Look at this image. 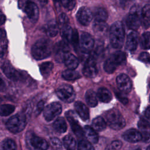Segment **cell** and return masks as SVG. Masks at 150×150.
<instances>
[{
  "mask_svg": "<svg viewBox=\"0 0 150 150\" xmlns=\"http://www.w3.org/2000/svg\"><path fill=\"white\" fill-rule=\"evenodd\" d=\"M52 42L45 38H42L35 42L32 47V56L36 60H42L49 57L52 53Z\"/></svg>",
  "mask_w": 150,
  "mask_h": 150,
  "instance_id": "cell-1",
  "label": "cell"
},
{
  "mask_svg": "<svg viewBox=\"0 0 150 150\" xmlns=\"http://www.w3.org/2000/svg\"><path fill=\"white\" fill-rule=\"evenodd\" d=\"M125 31L122 23L120 21L114 22L110 30V40L111 46L116 49L121 48L124 42Z\"/></svg>",
  "mask_w": 150,
  "mask_h": 150,
  "instance_id": "cell-2",
  "label": "cell"
},
{
  "mask_svg": "<svg viewBox=\"0 0 150 150\" xmlns=\"http://www.w3.org/2000/svg\"><path fill=\"white\" fill-rule=\"evenodd\" d=\"M107 124L113 129L119 130L125 126V121L121 112L115 108L107 111L105 115Z\"/></svg>",
  "mask_w": 150,
  "mask_h": 150,
  "instance_id": "cell-3",
  "label": "cell"
},
{
  "mask_svg": "<svg viewBox=\"0 0 150 150\" xmlns=\"http://www.w3.org/2000/svg\"><path fill=\"white\" fill-rule=\"evenodd\" d=\"M126 60L125 53L122 51L114 52L104 63V70L108 73H113L117 67L123 63Z\"/></svg>",
  "mask_w": 150,
  "mask_h": 150,
  "instance_id": "cell-4",
  "label": "cell"
},
{
  "mask_svg": "<svg viewBox=\"0 0 150 150\" xmlns=\"http://www.w3.org/2000/svg\"><path fill=\"white\" fill-rule=\"evenodd\" d=\"M141 11L142 9L137 5L131 6L126 19V23L129 29L136 30L139 28L141 24Z\"/></svg>",
  "mask_w": 150,
  "mask_h": 150,
  "instance_id": "cell-5",
  "label": "cell"
},
{
  "mask_svg": "<svg viewBox=\"0 0 150 150\" xmlns=\"http://www.w3.org/2000/svg\"><path fill=\"white\" fill-rule=\"evenodd\" d=\"M26 124L25 115L17 114L10 117L6 122L7 129L13 134L21 132L25 127Z\"/></svg>",
  "mask_w": 150,
  "mask_h": 150,
  "instance_id": "cell-6",
  "label": "cell"
},
{
  "mask_svg": "<svg viewBox=\"0 0 150 150\" xmlns=\"http://www.w3.org/2000/svg\"><path fill=\"white\" fill-rule=\"evenodd\" d=\"M19 6L26 13L32 23H36L39 18V9L34 2L29 0H19Z\"/></svg>",
  "mask_w": 150,
  "mask_h": 150,
  "instance_id": "cell-7",
  "label": "cell"
},
{
  "mask_svg": "<svg viewBox=\"0 0 150 150\" xmlns=\"http://www.w3.org/2000/svg\"><path fill=\"white\" fill-rule=\"evenodd\" d=\"M57 97L65 103H71L74 101L76 94L73 88L69 84H63L56 90Z\"/></svg>",
  "mask_w": 150,
  "mask_h": 150,
  "instance_id": "cell-8",
  "label": "cell"
},
{
  "mask_svg": "<svg viewBox=\"0 0 150 150\" xmlns=\"http://www.w3.org/2000/svg\"><path fill=\"white\" fill-rule=\"evenodd\" d=\"M62 107L60 104L53 102L48 104L43 110V115L47 121H50L54 119L62 112Z\"/></svg>",
  "mask_w": 150,
  "mask_h": 150,
  "instance_id": "cell-9",
  "label": "cell"
},
{
  "mask_svg": "<svg viewBox=\"0 0 150 150\" xmlns=\"http://www.w3.org/2000/svg\"><path fill=\"white\" fill-rule=\"evenodd\" d=\"M1 68L5 75L12 80L18 81L24 79V74L16 71L8 61L4 62Z\"/></svg>",
  "mask_w": 150,
  "mask_h": 150,
  "instance_id": "cell-10",
  "label": "cell"
},
{
  "mask_svg": "<svg viewBox=\"0 0 150 150\" xmlns=\"http://www.w3.org/2000/svg\"><path fill=\"white\" fill-rule=\"evenodd\" d=\"M66 116L69 121L71 129L73 132H74V134L78 137L81 138L83 137L84 135V131L82 129L76 117V114L73 111H68L66 113Z\"/></svg>",
  "mask_w": 150,
  "mask_h": 150,
  "instance_id": "cell-11",
  "label": "cell"
},
{
  "mask_svg": "<svg viewBox=\"0 0 150 150\" xmlns=\"http://www.w3.org/2000/svg\"><path fill=\"white\" fill-rule=\"evenodd\" d=\"M98 73L96 61L94 56L89 57L86 61L83 68V74L89 78H93L96 76Z\"/></svg>",
  "mask_w": 150,
  "mask_h": 150,
  "instance_id": "cell-12",
  "label": "cell"
},
{
  "mask_svg": "<svg viewBox=\"0 0 150 150\" xmlns=\"http://www.w3.org/2000/svg\"><path fill=\"white\" fill-rule=\"evenodd\" d=\"M94 40L93 37L88 33H83L79 41V47L83 53H89L94 47Z\"/></svg>",
  "mask_w": 150,
  "mask_h": 150,
  "instance_id": "cell-13",
  "label": "cell"
},
{
  "mask_svg": "<svg viewBox=\"0 0 150 150\" xmlns=\"http://www.w3.org/2000/svg\"><path fill=\"white\" fill-rule=\"evenodd\" d=\"M93 17V14L91 10L86 6L80 8L76 14L77 21L84 26L89 25Z\"/></svg>",
  "mask_w": 150,
  "mask_h": 150,
  "instance_id": "cell-14",
  "label": "cell"
},
{
  "mask_svg": "<svg viewBox=\"0 0 150 150\" xmlns=\"http://www.w3.org/2000/svg\"><path fill=\"white\" fill-rule=\"evenodd\" d=\"M117 84L119 90L125 93H128L132 89V81L125 74H121L117 77Z\"/></svg>",
  "mask_w": 150,
  "mask_h": 150,
  "instance_id": "cell-15",
  "label": "cell"
},
{
  "mask_svg": "<svg viewBox=\"0 0 150 150\" xmlns=\"http://www.w3.org/2000/svg\"><path fill=\"white\" fill-rule=\"evenodd\" d=\"M56 60L58 62H63L64 55L69 52L68 42L63 40L58 42L54 48Z\"/></svg>",
  "mask_w": 150,
  "mask_h": 150,
  "instance_id": "cell-16",
  "label": "cell"
},
{
  "mask_svg": "<svg viewBox=\"0 0 150 150\" xmlns=\"http://www.w3.org/2000/svg\"><path fill=\"white\" fill-rule=\"evenodd\" d=\"M29 143L35 150H47L49 147V144L45 139L34 134L29 137Z\"/></svg>",
  "mask_w": 150,
  "mask_h": 150,
  "instance_id": "cell-17",
  "label": "cell"
},
{
  "mask_svg": "<svg viewBox=\"0 0 150 150\" xmlns=\"http://www.w3.org/2000/svg\"><path fill=\"white\" fill-rule=\"evenodd\" d=\"M123 138L129 142H137L142 139V134L135 129H129L125 131L122 135Z\"/></svg>",
  "mask_w": 150,
  "mask_h": 150,
  "instance_id": "cell-18",
  "label": "cell"
},
{
  "mask_svg": "<svg viewBox=\"0 0 150 150\" xmlns=\"http://www.w3.org/2000/svg\"><path fill=\"white\" fill-rule=\"evenodd\" d=\"M138 35L135 31L131 32L127 38L125 47L129 52H134L136 50L138 43Z\"/></svg>",
  "mask_w": 150,
  "mask_h": 150,
  "instance_id": "cell-19",
  "label": "cell"
},
{
  "mask_svg": "<svg viewBox=\"0 0 150 150\" xmlns=\"http://www.w3.org/2000/svg\"><path fill=\"white\" fill-rule=\"evenodd\" d=\"M74 108L78 115L83 121H87L90 117L89 111L86 105L83 103L76 101L74 104Z\"/></svg>",
  "mask_w": 150,
  "mask_h": 150,
  "instance_id": "cell-20",
  "label": "cell"
},
{
  "mask_svg": "<svg viewBox=\"0 0 150 150\" xmlns=\"http://www.w3.org/2000/svg\"><path fill=\"white\" fill-rule=\"evenodd\" d=\"M63 62L69 69L74 70L79 65V59L73 54L68 52L63 58Z\"/></svg>",
  "mask_w": 150,
  "mask_h": 150,
  "instance_id": "cell-21",
  "label": "cell"
},
{
  "mask_svg": "<svg viewBox=\"0 0 150 150\" xmlns=\"http://www.w3.org/2000/svg\"><path fill=\"white\" fill-rule=\"evenodd\" d=\"M43 29L49 36L54 37L58 33L59 25L55 20H52L46 24Z\"/></svg>",
  "mask_w": 150,
  "mask_h": 150,
  "instance_id": "cell-22",
  "label": "cell"
},
{
  "mask_svg": "<svg viewBox=\"0 0 150 150\" xmlns=\"http://www.w3.org/2000/svg\"><path fill=\"white\" fill-rule=\"evenodd\" d=\"M141 25L146 29L150 26V5H146L142 8Z\"/></svg>",
  "mask_w": 150,
  "mask_h": 150,
  "instance_id": "cell-23",
  "label": "cell"
},
{
  "mask_svg": "<svg viewBox=\"0 0 150 150\" xmlns=\"http://www.w3.org/2000/svg\"><path fill=\"white\" fill-rule=\"evenodd\" d=\"M84 133L87 140L93 144H97L98 141V135L96 130L90 126L86 125L84 128Z\"/></svg>",
  "mask_w": 150,
  "mask_h": 150,
  "instance_id": "cell-24",
  "label": "cell"
},
{
  "mask_svg": "<svg viewBox=\"0 0 150 150\" xmlns=\"http://www.w3.org/2000/svg\"><path fill=\"white\" fill-rule=\"evenodd\" d=\"M97 96L98 99L103 103H109L112 99L111 92L105 87H100L98 89Z\"/></svg>",
  "mask_w": 150,
  "mask_h": 150,
  "instance_id": "cell-25",
  "label": "cell"
},
{
  "mask_svg": "<svg viewBox=\"0 0 150 150\" xmlns=\"http://www.w3.org/2000/svg\"><path fill=\"white\" fill-rule=\"evenodd\" d=\"M93 14L95 21L97 22H105L108 18V13L103 8H96Z\"/></svg>",
  "mask_w": 150,
  "mask_h": 150,
  "instance_id": "cell-26",
  "label": "cell"
},
{
  "mask_svg": "<svg viewBox=\"0 0 150 150\" xmlns=\"http://www.w3.org/2000/svg\"><path fill=\"white\" fill-rule=\"evenodd\" d=\"M85 98L87 104L91 107H96L97 105V93L92 90H88L85 94Z\"/></svg>",
  "mask_w": 150,
  "mask_h": 150,
  "instance_id": "cell-27",
  "label": "cell"
},
{
  "mask_svg": "<svg viewBox=\"0 0 150 150\" xmlns=\"http://www.w3.org/2000/svg\"><path fill=\"white\" fill-rule=\"evenodd\" d=\"M53 127L54 130L59 133H64L67 130V124L62 117L57 118L53 122Z\"/></svg>",
  "mask_w": 150,
  "mask_h": 150,
  "instance_id": "cell-28",
  "label": "cell"
},
{
  "mask_svg": "<svg viewBox=\"0 0 150 150\" xmlns=\"http://www.w3.org/2000/svg\"><path fill=\"white\" fill-rule=\"evenodd\" d=\"M107 126V122L101 117H97L93 119L92 122L93 128L97 131L104 130Z\"/></svg>",
  "mask_w": 150,
  "mask_h": 150,
  "instance_id": "cell-29",
  "label": "cell"
},
{
  "mask_svg": "<svg viewBox=\"0 0 150 150\" xmlns=\"http://www.w3.org/2000/svg\"><path fill=\"white\" fill-rule=\"evenodd\" d=\"M53 68V63L50 62L42 63L39 66L40 71L44 77H47L50 74Z\"/></svg>",
  "mask_w": 150,
  "mask_h": 150,
  "instance_id": "cell-30",
  "label": "cell"
},
{
  "mask_svg": "<svg viewBox=\"0 0 150 150\" xmlns=\"http://www.w3.org/2000/svg\"><path fill=\"white\" fill-rule=\"evenodd\" d=\"M74 29H73L69 25H67L61 28V34L63 38V40H66L68 43H71Z\"/></svg>",
  "mask_w": 150,
  "mask_h": 150,
  "instance_id": "cell-31",
  "label": "cell"
},
{
  "mask_svg": "<svg viewBox=\"0 0 150 150\" xmlns=\"http://www.w3.org/2000/svg\"><path fill=\"white\" fill-rule=\"evenodd\" d=\"M63 145L67 150H74L76 146L75 139L70 135H66L63 140Z\"/></svg>",
  "mask_w": 150,
  "mask_h": 150,
  "instance_id": "cell-32",
  "label": "cell"
},
{
  "mask_svg": "<svg viewBox=\"0 0 150 150\" xmlns=\"http://www.w3.org/2000/svg\"><path fill=\"white\" fill-rule=\"evenodd\" d=\"M62 77L66 80H74L80 77V74L74 70L67 69L63 71Z\"/></svg>",
  "mask_w": 150,
  "mask_h": 150,
  "instance_id": "cell-33",
  "label": "cell"
},
{
  "mask_svg": "<svg viewBox=\"0 0 150 150\" xmlns=\"http://www.w3.org/2000/svg\"><path fill=\"white\" fill-rule=\"evenodd\" d=\"M93 30L98 34H103L107 30V25L105 22H97L94 21L93 24Z\"/></svg>",
  "mask_w": 150,
  "mask_h": 150,
  "instance_id": "cell-34",
  "label": "cell"
},
{
  "mask_svg": "<svg viewBox=\"0 0 150 150\" xmlns=\"http://www.w3.org/2000/svg\"><path fill=\"white\" fill-rule=\"evenodd\" d=\"M140 46L144 49L150 48V32H145L142 35L140 38Z\"/></svg>",
  "mask_w": 150,
  "mask_h": 150,
  "instance_id": "cell-35",
  "label": "cell"
},
{
  "mask_svg": "<svg viewBox=\"0 0 150 150\" xmlns=\"http://www.w3.org/2000/svg\"><path fill=\"white\" fill-rule=\"evenodd\" d=\"M1 150H16L15 142L11 139H4L1 145Z\"/></svg>",
  "mask_w": 150,
  "mask_h": 150,
  "instance_id": "cell-36",
  "label": "cell"
},
{
  "mask_svg": "<svg viewBox=\"0 0 150 150\" xmlns=\"http://www.w3.org/2000/svg\"><path fill=\"white\" fill-rule=\"evenodd\" d=\"M15 107L11 104H3L1 106V116H7L12 114L15 111Z\"/></svg>",
  "mask_w": 150,
  "mask_h": 150,
  "instance_id": "cell-37",
  "label": "cell"
},
{
  "mask_svg": "<svg viewBox=\"0 0 150 150\" xmlns=\"http://www.w3.org/2000/svg\"><path fill=\"white\" fill-rule=\"evenodd\" d=\"M78 150H94L91 143L85 139H81L78 144Z\"/></svg>",
  "mask_w": 150,
  "mask_h": 150,
  "instance_id": "cell-38",
  "label": "cell"
},
{
  "mask_svg": "<svg viewBox=\"0 0 150 150\" xmlns=\"http://www.w3.org/2000/svg\"><path fill=\"white\" fill-rule=\"evenodd\" d=\"M1 57H2L5 53L7 47V40L5 37V32L4 30H1Z\"/></svg>",
  "mask_w": 150,
  "mask_h": 150,
  "instance_id": "cell-39",
  "label": "cell"
},
{
  "mask_svg": "<svg viewBox=\"0 0 150 150\" xmlns=\"http://www.w3.org/2000/svg\"><path fill=\"white\" fill-rule=\"evenodd\" d=\"M63 6L67 11L72 10L76 5V0H60Z\"/></svg>",
  "mask_w": 150,
  "mask_h": 150,
  "instance_id": "cell-40",
  "label": "cell"
},
{
  "mask_svg": "<svg viewBox=\"0 0 150 150\" xmlns=\"http://www.w3.org/2000/svg\"><path fill=\"white\" fill-rule=\"evenodd\" d=\"M58 21H59V24L61 26V28L69 25V18L64 13H62L59 15Z\"/></svg>",
  "mask_w": 150,
  "mask_h": 150,
  "instance_id": "cell-41",
  "label": "cell"
},
{
  "mask_svg": "<svg viewBox=\"0 0 150 150\" xmlns=\"http://www.w3.org/2000/svg\"><path fill=\"white\" fill-rule=\"evenodd\" d=\"M50 143L52 148L55 150H58L62 148V143L56 137H53L50 139Z\"/></svg>",
  "mask_w": 150,
  "mask_h": 150,
  "instance_id": "cell-42",
  "label": "cell"
},
{
  "mask_svg": "<svg viewBox=\"0 0 150 150\" xmlns=\"http://www.w3.org/2000/svg\"><path fill=\"white\" fill-rule=\"evenodd\" d=\"M122 145V142L120 141L115 140L107 146V150H119L121 148Z\"/></svg>",
  "mask_w": 150,
  "mask_h": 150,
  "instance_id": "cell-43",
  "label": "cell"
},
{
  "mask_svg": "<svg viewBox=\"0 0 150 150\" xmlns=\"http://www.w3.org/2000/svg\"><path fill=\"white\" fill-rule=\"evenodd\" d=\"M139 60L146 63H150V55L148 53L142 52L139 56Z\"/></svg>",
  "mask_w": 150,
  "mask_h": 150,
  "instance_id": "cell-44",
  "label": "cell"
},
{
  "mask_svg": "<svg viewBox=\"0 0 150 150\" xmlns=\"http://www.w3.org/2000/svg\"><path fill=\"white\" fill-rule=\"evenodd\" d=\"M134 3L133 0H120V5L123 9H127Z\"/></svg>",
  "mask_w": 150,
  "mask_h": 150,
  "instance_id": "cell-45",
  "label": "cell"
},
{
  "mask_svg": "<svg viewBox=\"0 0 150 150\" xmlns=\"http://www.w3.org/2000/svg\"><path fill=\"white\" fill-rule=\"evenodd\" d=\"M138 126L141 129H145L149 127V123L145 119H141L138 122Z\"/></svg>",
  "mask_w": 150,
  "mask_h": 150,
  "instance_id": "cell-46",
  "label": "cell"
},
{
  "mask_svg": "<svg viewBox=\"0 0 150 150\" xmlns=\"http://www.w3.org/2000/svg\"><path fill=\"white\" fill-rule=\"evenodd\" d=\"M44 105H45V103L43 101H40L37 105H36V110H35V113L36 114H40L42 110H44L43 108H44Z\"/></svg>",
  "mask_w": 150,
  "mask_h": 150,
  "instance_id": "cell-47",
  "label": "cell"
},
{
  "mask_svg": "<svg viewBox=\"0 0 150 150\" xmlns=\"http://www.w3.org/2000/svg\"><path fill=\"white\" fill-rule=\"evenodd\" d=\"M141 141L145 143L150 142V133L146 131H143L142 133Z\"/></svg>",
  "mask_w": 150,
  "mask_h": 150,
  "instance_id": "cell-48",
  "label": "cell"
},
{
  "mask_svg": "<svg viewBox=\"0 0 150 150\" xmlns=\"http://www.w3.org/2000/svg\"><path fill=\"white\" fill-rule=\"evenodd\" d=\"M117 95V97H118V98L120 100V101L123 103L124 104H126L127 103H128V99L125 98V97H121V96H120L119 94H116Z\"/></svg>",
  "mask_w": 150,
  "mask_h": 150,
  "instance_id": "cell-49",
  "label": "cell"
},
{
  "mask_svg": "<svg viewBox=\"0 0 150 150\" xmlns=\"http://www.w3.org/2000/svg\"><path fill=\"white\" fill-rule=\"evenodd\" d=\"M145 116L146 117V118H148V119L150 120V107H149L145 111Z\"/></svg>",
  "mask_w": 150,
  "mask_h": 150,
  "instance_id": "cell-50",
  "label": "cell"
},
{
  "mask_svg": "<svg viewBox=\"0 0 150 150\" xmlns=\"http://www.w3.org/2000/svg\"><path fill=\"white\" fill-rule=\"evenodd\" d=\"M1 25H2L4 23V22L5 21V16L4 15V14L2 13H1Z\"/></svg>",
  "mask_w": 150,
  "mask_h": 150,
  "instance_id": "cell-51",
  "label": "cell"
},
{
  "mask_svg": "<svg viewBox=\"0 0 150 150\" xmlns=\"http://www.w3.org/2000/svg\"><path fill=\"white\" fill-rule=\"evenodd\" d=\"M42 5H45L47 3V0H38Z\"/></svg>",
  "mask_w": 150,
  "mask_h": 150,
  "instance_id": "cell-52",
  "label": "cell"
},
{
  "mask_svg": "<svg viewBox=\"0 0 150 150\" xmlns=\"http://www.w3.org/2000/svg\"><path fill=\"white\" fill-rule=\"evenodd\" d=\"M146 150H150V145H149V146L147 147V148L146 149Z\"/></svg>",
  "mask_w": 150,
  "mask_h": 150,
  "instance_id": "cell-53",
  "label": "cell"
},
{
  "mask_svg": "<svg viewBox=\"0 0 150 150\" xmlns=\"http://www.w3.org/2000/svg\"><path fill=\"white\" fill-rule=\"evenodd\" d=\"M134 150H141L140 149H134Z\"/></svg>",
  "mask_w": 150,
  "mask_h": 150,
  "instance_id": "cell-54",
  "label": "cell"
},
{
  "mask_svg": "<svg viewBox=\"0 0 150 150\" xmlns=\"http://www.w3.org/2000/svg\"><path fill=\"white\" fill-rule=\"evenodd\" d=\"M149 87H150V83H149Z\"/></svg>",
  "mask_w": 150,
  "mask_h": 150,
  "instance_id": "cell-55",
  "label": "cell"
},
{
  "mask_svg": "<svg viewBox=\"0 0 150 150\" xmlns=\"http://www.w3.org/2000/svg\"><path fill=\"white\" fill-rule=\"evenodd\" d=\"M149 101H150V96H149Z\"/></svg>",
  "mask_w": 150,
  "mask_h": 150,
  "instance_id": "cell-56",
  "label": "cell"
}]
</instances>
